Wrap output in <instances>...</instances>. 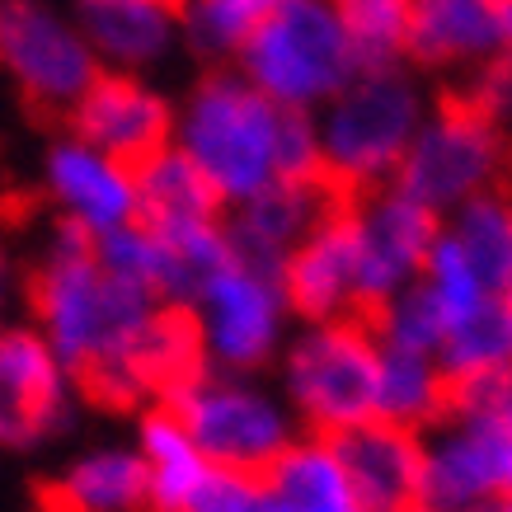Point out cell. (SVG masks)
Listing matches in <instances>:
<instances>
[{
    "label": "cell",
    "mask_w": 512,
    "mask_h": 512,
    "mask_svg": "<svg viewBox=\"0 0 512 512\" xmlns=\"http://www.w3.org/2000/svg\"><path fill=\"white\" fill-rule=\"evenodd\" d=\"M174 146L188 151L226 207H240L287 179L325 174L315 113L282 109L240 71H212L188 90L174 123Z\"/></svg>",
    "instance_id": "6da1fadb"
},
{
    "label": "cell",
    "mask_w": 512,
    "mask_h": 512,
    "mask_svg": "<svg viewBox=\"0 0 512 512\" xmlns=\"http://www.w3.org/2000/svg\"><path fill=\"white\" fill-rule=\"evenodd\" d=\"M160 306L165 301L118 278L99 259V235H90L80 221L62 217L47 231L33 273V320L76 381L94 386L99 376L118 372Z\"/></svg>",
    "instance_id": "7a4b0ae2"
},
{
    "label": "cell",
    "mask_w": 512,
    "mask_h": 512,
    "mask_svg": "<svg viewBox=\"0 0 512 512\" xmlns=\"http://www.w3.org/2000/svg\"><path fill=\"white\" fill-rule=\"evenodd\" d=\"M423 118L428 104L419 80L400 66H367L339 99H329L315 113L325 179L339 193H357V198L395 184Z\"/></svg>",
    "instance_id": "3957f363"
},
{
    "label": "cell",
    "mask_w": 512,
    "mask_h": 512,
    "mask_svg": "<svg viewBox=\"0 0 512 512\" xmlns=\"http://www.w3.org/2000/svg\"><path fill=\"white\" fill-rule=\"evenodd\" d=\"M282 395L296 419L320 437H339L376 419L381 395V339L372 315L306 320L282 348Z\"/></svg>",
    "instance_id": "277c9868"
},
{
    "label": "cell",
    "mask_w": 512,
    "mask_h": 512,
    "mask_svg": "<svg viewBox=\"0 0 512 512\" xmlns=\"http://www.w3.org/2000/svg\"><path fill=\"white\" fill-rule=\"evenodd\" d=\"M235 71L282 109L320 113L367 66L343 29L334 0H278L264 29L235 57Z\"/></svg>",
    "instance_id": "5b68a950"
},
{
    "label": "cell",
    "mask_w": 512,
    "mask_h": 512,
    "mask_svg": "<svg viewBox=\"0 0 512 512\" xmlns=\"http://www.w3.org/2000/svg\"><path fill=\"white\" fill-rule=\"evenodd\" d=\"M188 315L202 334L207 367L254 376L287 348L292 301L278 268H264L231 249L188 301Z\"/></svg>",
    "instance_id": "8992f818"
},
{
    "label": "cell",
    "mask_w": 512,
    "mask_h": 512,
    "mask_svg": "<svg viewBox=\"0 0 512 512\" xmlns=\"http://www.w3.org/2000/svg\"><path fill=\"white\" fill-rule=\"evenodd\" d=\"M165 404L188 423V433L198 437L207 461L217 470H240V475H264L296 437V409L287 395L264 390L254 376L217 372L202 367L193 381L174 390Z\"/></svg>",
    "instance_id": "52a82bcc"
},
{
    "label": "cell",
    "mask_w": 512,
    "mask_h": 512,
    "mask_svg": "<svg viewBox=\"0 0 512 512\" xmlns=\"http://www.w3.org/2000/svg\"><path fill=\"white\" fill-rule=\"evenodd\" d=\"M0 62L33 109L66 113V118L104 76V62L80 33L76 15L47 0L0 5Z\"/></svg>",
    "instance_id": "ba28073f"
},
{
    "label": "cell",
    "mask_w": 512,
    "mask_h": 512,
    "mask_svg": "<svg viewBox=\"0 0 512 512\" xmlns=\"http://www.w3.org/2000/svg\"><path fill=\"white\" fill-rule=\"evenodd\" d=\"M498 174H503L498 123L484 118L470 99H451L442 109H428L419 137L395 174V188H404L437 217H451L470 198L489 193Z\"/></svg>",
    "instance_id": "9c48e42d"
},
{
    "label": "cell",
    "mask_w": 512,
    "mask_h": 512,
    "mask_svg": "<svg viewBox=\"0 0 512 512\" xmlns=\"http://www.w3.org/2000/svg\"><path fill=\"white\" fill-rule=\"evenodd\" d=\"M503 489H508V451H503V428L494 409L480 395L456 390L447 419H437L423 433L419 508L470 512Z\"/></svg>",
    "instance_id": "30bf717a"
},
{
    "label": "cell",
    "mask_w": 512,
    "mask_h": 512,
    "mask_svg": "<svg viewBox=\"0 0 512 512\" xmlns=\"http://www.w3.org/2000/svg\"><path fill=\"white\" fill-rule=\"evenodd\" d=\"M353 207L357 259H362V311L372 315L423 278L428 254L442 235V217L395 184L362 193V198H353Z\"/></svg>",
    "instance_id": "8fae6325"
},
{
    "label": "cell",
    "mask_w": 512,
    "mask_h": 512,
    "mask_svg": "<svg viewBox=\"0 0 512 512\" xmlns=\"http://www.w3.org/2000/svg\"><path fill=\"white\" fill-rule=\"evenodd\" d=\"M76 372L38 325L5 329L0 339V433L10 447H38L71 414Z\"/></svg>",
    "instance_id": "7c38bea8"
},
{
    "label": "cell",
    "mask_w": 512,
    "mask_h": 512,
    "mask_svg": "<svg viewBox=\"0 0 512 512\" xmlns=\"http://www.w3.org/2000/svg\"><path fill=\"white\" fill-rule=\"evenodd\" d=\"M282 287L301 320H339L362 311V259H357V207L339 198L292 259L282 264Z\"/></svg>",
    "instance_id": "4fadbf2b"
},
{
    "label": "cell",
    "mask_w": 512,
    "mask_h": 512,
    "mask_svg": "<svg viewBox=\"0 0 512 512\" xmlns=\"http://www.w3.org/2000/svg\"><path fill=\"white\" fill-rule=\"evenodd\" d=\"M43 188L66 221L90 235H109L137 221V165L90 146L85 137H62L43 156Z\"/></svg>",
    "instance_id": "5bb4252c"
},
{
    "label": "cell",
    "mask_w": 512,
    "mask_h": 512,
    "mask_svg": "<svg viewBox=\"0 0 512 512\" xmlns=\"http://www.w3.org/2000/svg\"><path fill=\"white\" fill-rule=\"evenodd\" d=\"M174 123L179 109L132 71H104L94 90L71 109V132L127 165H141L160 146H170Z\"/></svg>",
    "instance_id": "9a60e30c"
},
{
    "label": "cell",
    "mask_w": 512,
    "mask_h": 512,
    "mask_svg": "<svg viewBox=\"0 0 512 512\" xmlns=\"http://www.w3.org/2000/svg\"><path fill=\"white\" fill-rule=\"evenodd\" d=\"M202 367H207V353H202V334L193 325L188 306H160L151 315V325L137 334L132 353L123 357V367L99 376L85 390L104 404L170 400L174 390L184 386V381H193Z\"/></svg>",
    "instance_id": "2e32d148"
},
{
    "label": "cell",
    "mask_w": 512,
    "mask_h": 512,
    "mask_svg": "<svg viewBox=\"0 0 512 512\" xmlns=\"http://www.w3.org/2000/svg\"><path fill=\"white\" fill-rule=\"evenodd\" d=\"M104 71H151L184 43V0H71Z\"/></svg>",
    "instance_id": "e0dca14e"
},
{
    "label": "cell",
    "mask_w": 512,
    "mask_h": 512,
    "mask_svg": "<svg viewBox=\"0 0 512 512\" xmlns=\"http://www.w3.org/2000/svg\"><path fill=\"white\" fill-rule=\"evenodd\" d=\"M339 202V188L320 179H287V184L264 188L259 198L231 207V245L264 268H278L292 259V249L329 217V207Z\"/></svg>",
    "instance_id": "ac0fdd59"
},
{
    "label": "cell",
    "mask_w": 512,
    "mask_h": 512,
    "mask_svg": "<svg viewBox=\"0 0 512 512\" xmlns=\"http://www.w3.org/2000/svg\"><path fill=\"white\" fill-rule=\"evenodd\" d=\"M367 512H414L423 484V433L390 419H367L334 437Z\"/></svg>",
    "instance_id": "d6986e66"
},
{
    "label": "cell",
    "mask_w": 512,
    "mask_h": 512,
    "mask_svg": "<svg viewBox=\"0 0 512 512\" xmlns=\"http://www.w3.org/2000/svg\"><path fill=\"white\" fill-rule=\"evenodd\" d=\"M221 207H226L221 193L207 184V174L174 141L137 165V221L165 235L174 249L221 231L226 226Z\"/></svg>",
    "instance_id": "ffe728a7"
},
{
    "label": "cell",
    "mask_w": 512,
    "mask_h": 512,
    "mask_svg": "<svg viewBox=\"0 0 512 512\" xmlns=\"http://www.w3.org/2000/svg\"><path fill=\"white\" fill-rule=\"evenodd\" d=\"M137 451L146 461V508L151 512H193L202 489L217 475L198 437L188 433V423L165 400L141 414Z\"/></svg>",
    "instance_id": "44dd1931"
},
{
    "label": "cell",
    "mask_w": 512,
    "mask_h": 512,
    "mask_svg": "<svg viewBox=\"0 0 512 512\" xmlns=\"http://www.w3.org/2000/svg\"><path fill=\"white\" fill-rule=\"evenodd\" d=\"M508 0H414L409 57L423 66H484L503 52Z\"/></svg>",
    "instance_id": "7402d4cb"
},
{
    "label": "cell",
    "mask_w": 512,
    "mask_h": 512,
    "mask_svg": "<svg viewBox=\"0 0 512 512\" xmlns=\"http://www.w3.org/2000/svg\"><path fill=\"white\" fill-rule=\"evenodd\" d=\"M268 498L278 512H367L353 475L334 451V437L306 433L264 470Z\"/></svg>",
    "instance_id": "603a6c76"
},
{
    "label": "cell",
    "mask_w": 512,
    "mask_h": 512,
    "mask_svg": "<svg viewBox=\"0 0 512 512\" xmlns=\"http://www.w3.org/2000/svg\"><path fill=\"white\" fill-rule=\"evenodd\" d=\"M146 508V461L137 447L76 456L47 489V512H137Z\"/></svg>",
    "instance_id": "cb8c5ba5"
},
{
    "label": "cell",
    "mask_w": 512,
    "mask_h": 512,
    "mask_svg": "<svg viewBox=\"0 0 512 512\" xmlns=\"http://www.w3.org/2000/svg\"><path fill=\"white\" fill-rule=\"evenodd\" d=\"M451 395H456V386L433 353L381 348V395H376L381 419L428 433L437 419H447Z\"/></svg>",
    "instance_id": "d4e9b609"
},
{
    "label": "cell",
    "mask_w": 512,
    "mask_h": 512,
    "mask_svg": "<svg viewBox=\"0 0 512 512\" xmlns=\"http://www.w3.org/2000/svg\"><path fill=\"white\" fill-rule=\"evenodd\" d=\"M442 372L451 376V386H475V381H494V376H512V301L494 296L480 311H470L466 320H456L447 329V339L437 348Z\"/></svg>",
    "instance_id": "484cf974"
},
{
    "label": "cell",
    "mask_w": 512,
    "mask_h": 512,
    "mask_svg": "<svg viewBox=\"0 0 512 512\" xmlns=\"http://www.w3.org/2000/svg\"><path fill=\"white\" fill-rule=\"evenodd\" d=\"M99 259L118 273V278L137 282L141 292H151L165 306H184L188 301V278H184V259L179 249L156 235L141 221H127L118 231L99 235Z\"/></svg>",
    "instance_id": "4316f807"
},
{
    "label": "cell",
    "mask_w": 512,
    "mask_h": 512,
    "mask_svg": "<svg viewBox=\"0 0 512 512\" xmlns=\"http://www.w3.org/2000/svg\"><path fill=\"white\" fill-rule=\"evenodd\" d=\"M442 226L475 259V268L484 278L494 282L498 292H508V278H512V198L508 193L489 188L480 198H470L466 207H456L451 217H442Z\"/></svg>",
    "instance_id": "83f0119b"
},
{
    "label": "cell",
    "mask_w": 512,
    "mask_h": 512,
    "mask_svg": "<svg viewBox=\"0 0 512 512\" xmlns=\"http://www.w3.org/2000/svg\"><path fill=\"white\" fill-rule=\"evenodd\" d=\"M273 10L278 0H184V43L198 57L235 62Z\"/></svg>",
    "instance_id": "f1b7e54d"
},
{
    "label": "cell",
    "mask_w": 512,
    "mask_h": 512,
    "mask_svg": "<svg viewBox=\"0 0 512 512\" xmlns=\"http://www.w3.org/2000/svg\"><path fill=\"white\" fill-rule=\"evenodd\" d=\"M362 66H400L409 57L414 0H334Z\"/></svg>",
    "instance_id": "f546056e"
},
{
    "label": "cell",
    "mask_w": 512,
    "mask_h": 512,
    "mask_svg": "<svg viewBox=\"0 0 512 512\" xmlns=\"http://www.w3.org/2000/svg\"><path fill=\"white\" fill-rule=\"evenodd\" d=\"M372 325L381 348H409V353L437 357V348L447 339V320H442V311H437V301L428 296L423 282H414L409 292H400L381 311H372Z\"/></svg>",
    "instance_id": "4dcf8cb0"
},
{
    "label": "cell",
    "mask_w": 512,
    "mask_h": 512,
    "mask_svg": "<svg viewBox=\"0 0 512 512\" xmlns=\"http://www.w3.org/2000/svg\"><path fill=\"white\" fill-rule=\"evenodd\" d=\"M193 512H278L268 498L264 475H240V470H217L212 484L202 489Z\"/></svg>",
    "instance_id": "1f68e13d"
},
{
    "label": "cell",
    "mask_w": 512,
    "mask_h": 512,
    "mask_svg": "<svg viewBox=\"0 0 512 512\" xmlns=\"http://www.w3.org/2000/svg\"><path fill=\"white\" fill-rule=\"evenodd\" d=\"M466 99L484 118H494L498 127L512 123V52H498L484 66H475V80H470Z\"/></svg>",
    "instance_id": "d6a6232c"
},
{
    "label": "cell",
    "mask_w": 512,
    "mask_h": 512,
    "mask_svg": "<svg viewBox=\"0 0 512 512\" xmlns=\"http://www.w3.org/2000/svg\"><path fill=\"white\" fill-rule=\"evenodd\" d=\"M466 395H480L494 409L498 428H503V451H508V489H512V376H494V381H475V386H456Z\"/></svg>",
    "instance_id": "836d02e7"
},
{
    "label": "cell",
    "mask_w": 512,
    "mask_h": 512,
    "mask_svg": "<svg viewBox=\"0 0 512 512\" xmlns=\"http://www.w3.org/2000/svg\"><path fill=\"white\" fill-rule=\"evenodd\" d=\"M470 512H512V489H503V494H494V498H484L480 508H470Z\"/></svg>",
    "instance_id": "e575fe53"
},
{
    "label": "cell",
    "mask_w": 512,
    "mask_h": 512,
    "mask_svg": "<svg viewBox=\"0 0 512 512\" xmlns=\"http://www.w3.org/2000/svg\"><path fill=\"white\" fill-rule=\"evenodd\" d=\"M503 296H508V301H512V278H508V292H503Z\"/></svg>",
    "instance_id": "d590c367"
},
{
    "label": "cell",
    "mask_w": 512,
    "mask_h": 512,
    "mask_svg": "<svg viewBox=\"0 0 512 512\" xmlns=\"http://www.w3.org/2000/svg\"><path fill=\"white\" fill-rule=\"evenodd\" d=\"M414 512H428V508H414Z\"/></svg>",
    "instance_id": "8d00e7d4"
}]
</instances>
